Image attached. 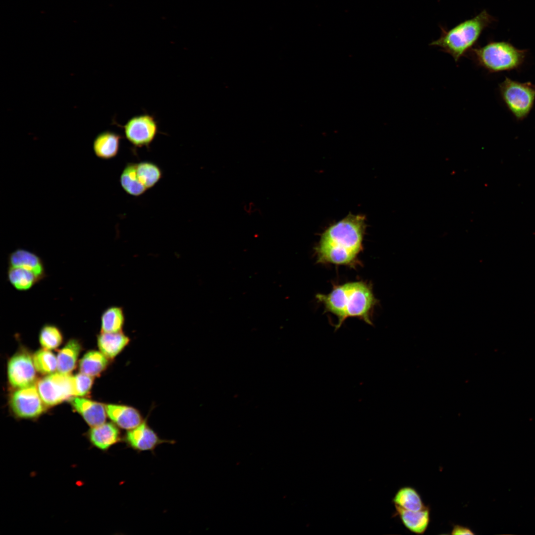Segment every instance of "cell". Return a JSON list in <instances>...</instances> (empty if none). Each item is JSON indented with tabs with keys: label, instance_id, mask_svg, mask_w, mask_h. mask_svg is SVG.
Masks as SVG:
<instances>
[{
	"label": "cell",
	"instance_id": "obj_15",
	"mask_svg": "<svg viewBox=\"0 0 535 535\" xmlns=\"http://www.w3.org/2000/svg\"><path fill=\"white\" fill-rule=\"evenodd\" d=\"M130 341V337L123 331L101 332L97 336V344L100 351L110 360L121 353Z\"/></svg>",
	"mask_w": 535,
	"mask_h": 535
},
{
	"label": "cell",
	"instance_id": "obj_24",
	"mask_svg": "<svg viewBox=\"0 0 535 535\" xmlns=\"http://www.w3.org/2000/svg\"><path fill=\"white\" fill-rule=\"evenodd\" d=\"M136 172L139 181L147 190L155 186L162 174L157 164L149 161L136 163Z\"/></svg>",
	"mask_w": 535,
	"mask_h": 535
},
{
	"label": "cell",
	"instance_id": "obj_5",
	"mask_svg": "<svg viewBox=\"0 0 535 535\" xmlns=\"http://www.w3.org/2000/svg\"><path fill=\"white\" fill-rule=\"evenodd\" d=\"M498 88L502 100L514 118L518 121L526 118L534 106L535 85L505 77Z\"/></svg>",
	"mask_w": 535,
	"mask_h": 535
},
{
	"label": "cell",
	"instance_id": "obj_21",
	"mask_svg": "<svg viewBox=\"0 0 535 535\" xmlns=\"http://www.w3.org/2000/svg\"><path fill=\"white\" fill-rule=\"evenodd\" d=\"M119 181L124 191L133 196H140L147 190L138 178L136 163L129 162L126 164L121 173Z\"/></svg>",
	"mask_w": 535,
	"mask_h": 535
},
{
	"label": "cell",
	"instance_id": "obj_22",
	"mask_svg": "<svg viewBox=\"0 0 535 535\" xmlns=\"http://www.w3.org/2000/svg\"><path fill=\"white\" fill-rule=\"evenodd\" d=\"M393 501L395 505L410 511H418L427 507L424 504L417 491L410 486L400 488L395 495Z\"/></svg>",
	"mask_w": 535,
	"mask_h": 535
},
{
	"label": "cell",
	"instance_id": "obj_16",
	"mask_svg": "<svg viewBox=\"0 0 535 535\" xmlns=\"http://www.w3.org/2000/svg\"><path fill=\"white\" fill-rule=\"evenodd\" d=\"M8 261L9 266L21 267L31 270L40 280L46 276L42 260L30 251L20 248L16 249L9 254Z\"/></svg>",
	"mask_w": 535,
	"mask_h": 535
},
{
	"label": "cell",
	"instance_id": "obj_13",
	"mask_svg": "<svg viewBox=\"0 0 535 535\" xmlns=\"http://www.w3.org/2000/svg\"><path fill=\"white\" fill-rule=\"evenodd\" d=\"M70 401L73 408L91 428L106 422L107 416L105 404L80 397L71 398Z\"/></svg>",
	"mask_w": 535,
	"mask_h": 535
},
{
	"label": "cell",
	"instance_id": "obj_1",
	"mask_svg": "<svg viewBox=\"0 0 535 535\" xmlns=\"http://www.w3.org/2000/svg\"><path fill=\"white\" fill-rule=\"evenodd\" d=\"M366 226L364 216L352 214L329 226L315 248L317 263L355 266L363 250Z\"/></svg>",
	"mask_w": 535,
	"mask_h": 535
},
{
	"label": "cell",
	"instance_id": "obj_26",
	"mask_svg": "<svg viewBox=\"0 0 535 535\" xmlns=\"http://www.w3.org/2000/svg\"><path fill=\"white\" fill-rule=\"evenodd\" d=\"M39 338L43 348L51 350L61 345L63 341V334L56 325L47 323L41 328Z\"/></svg>",
	"mask_w": 535,
	"mask_h": 535
},
{
	"label": "cell",
	"instance_id": "obj_7",
	"mask_svg": "<svg viewBox=\"0 0 535 535\" xmlns=\"http://www.w3.org/2000/svg\"><path fill=\"white\" fill-rule=\"evenodd\" d=\"M36 385L47 407L55 406L74 396L72 375L70 374L54 373L40 379Z\"/></svg>",
	"mask_w": 535,
	"mask_h": 535
},
{
	"label": "cell",
	"instance_id": "obj_6",
	"mask_svg": "<svg viewBox=\"0 0 535 535\" xmlns=\"http://www.w3.org/2000/svg\"><path fill=\"white\" fill-rule=\"evenodd\" d=\"M112 123L123 130L126 139L135 148L149 147L159 131L158 121L148 113L133 116L123 125L114 119Z\"/></svg>",
	"mask_w": 535,
	"mask_h": 535
},
{
	"label": "cell",
	"instance_id": "obj_8",
	"mask_svg": "<svg viewBox=\"0 0 535 535\" xmlns=\"http://www.w3.org/2000/svg\"><path fill=\"white\" fill-rule=\"evenodd\" d=\"M10 405L15 415L22 419L36 418L44 413L47 407L35 384L17 389L11 395Z\"/></svg>",
	"mask_w": 535,
	"mask_h": 535
},
{
	"label": "cell",
	"instance_id": "obj_2",
	"mask_svg": "<svg viewBox=\"0 0 535 535\" xmlns=\"http://www.w3.org/2000/svg\"><path fill=\"white\" fill-rule=\"evenodd\" d=\"M316 298L324 306L325 312L337 317L335 330L350 317L358 318L370 325L373 324V311L377 301L372 285L366 282L359 281L336 285L328 294H317Z\"/></svg>",
	"mask_w": 535,
	"mask_h": 535
},
{
	"label": "cell",
	"instance_id": "obj_23",
	"mask_svg": "<svg viewBox=\"0 0 535 535\" xmlns=\"http://www.w3.org/2000/svg\"><path fill=\"white\" fill-rule=\"evenodd\" d=\"M9 282L16 289L26 291L31 289L40 279L26 268L9 266L7 270Z\"/></svg>",
	"mask_w": 535,
	"mask_h": 535
},
{
	"label": "cell",
	"instance_id": "obj_25",
	"mask_svg": "<svg viewBox=\"0 0 535 535\" xmlns=\"http://www.w3.org/2000/svg\"><path fill=\"white\" fill-rule=\"evenodd\" d=\"M32 358L35 369L39 373L49 375L57 370V357L51 350L39 349L34 353Z\"/></svg>",
	"mask_w": 535,
	"mask_h": 535
},
{
	"label": "cell",
	"instance_id": "obj_27",
	"mask_svg": "<svg viewBox=\"0 0 535 535\" xmlns=\"http://www.w3.org/2000/svg\"><path fill=\"white\" fill-rule=\"evenodd\" d=\"M73 395L75 397L86 395L91 390L94 377L83 373L72 375Z\"/></svg>",
	"mask_w": 535,
	"mask_h": 535
},
{
	"label": "cell",
	"instance_id": "obj_3",
	"mask_svg": "<svg viewBox=\"0 0 535 535\" xmlns=\"http://www.w3.org/2000/svg\"><path fill=\"white\" fill-rule=\"evenodd\" d=\"M486 10L450 29L440 27V37L429 45L440 48L451 55L456 62L473 48L483 31L495 21Z\"/></svg>",
	"mask_w": 535,
	"mask_h": 535
},
{
	"label": "cell",
	"instance_id": "obj_19",
	"mask_svg": "<svg viewBox=\"0 0 535 535\" xmlns=\"http://www.w3.org/2000/svg\"><path fill=\"white\" fill-rule=\"evenodd\" d=\"M109 360L101 351H89L80 360V372L93 377L99 376L107 369Z\"/></svg>",
	"mask_w": 535,
	"mask_h": 535
},
{
	"label": "cell",
	"instance_id": "obj_20",
	"mask_svg": "<svg viewBox=\"0 0 535 535\" xmlns=\"http://www.w3.org/2000/svg\"><path fill=\"white\" fill-rule=\"evenodd\" d=\"M125 322L123 308L111 306L105 309L101 316V332H118L123 331Z\"/></svg>",
	"mask_w": 535,
	"mask_h": 535
},
{
	"label": "cell",
	"instance_id": "obj_28",
	"mask_svg": "<svg viewBox=\"0 0 535 535\" xmlns=\"http://www.w3.org/2000/svg\"><path fill=\"white\" fill-rule=\"evenodd\" d=\"M452 535H474L475 533L468 527L456 525L453 526L451 533Z\"/></svg>",
	"mask_w": 535,
	"mask_h": 535
},
{
	"label": "cell",
	"instance_id": "obj_11",
	"mask_svg": "<svg viewBox=\"0 0 535 535\" xmlns=\"http://www.w3.org/2000/svg\"><path fill=\"white\" fill-rule=\"evenodd\" d=\"M119 428L113 422H105L91 428L88 432V438L94 446L102 451H107L123 441V436Z\"/></svg>",
	"mask_w": 535,
	"mask_h": 535
},
{
	"label": "cell",
	"instance_id": "obj_17",
	"mask_svg": "<svg viewBox=\"0 0 535 535\" xmlns=\"http://www.w3.org/2000/svg\"><path fill=\"white\" fill-rule=\"evenodd\" d=\"M395 507L402 523L408 530L417 534H423L425 532L430 521V510L428 506L418 511L406 510L396 505Z\"/></svg>",
	"mask_w": 535,
	"mask_h": 535
},
{
	"label": "cell",
	"instance_id": "obj_12",
	"mask_svg": "<svg viewBox=\"0 0 535 535\" xmlns=\"http://www.w3.org/2000/svg\"><path fill=\"white\" fill-rule=\"evenodd\" d=\"M107 417L120 428L130 430L139 425L144 420L140 411L129 405L105 404Z\"/></svg>",
	"mask_w": 535,
	"mask_h": 535
},
{
	"label": "cell",
	"instance_id": "obj_10",
	"mask_svg": "<svg viewBox=\"0 0 535 535\" xmlns=\"http://www.w3.org/2000/svg\"><path fill=\"white\" fill-rule=\"evenodd\" d=\"M36 371L32 357L26 352H17L8 361V381L12 386L17 389L34 384Z\"/></svg>",
	"mask_w": 535,
	"mask_h": 535
},
{
	"label": "cell",
	"instance_id": "obj_14",
	"mask_svg": "<svg viewBox=\"0 0 535 535\" xmlns=\"http://www.w3.org/2000/svg\"><path fill=\"white\" fill-rule=\"evenodd\" d=\"M122 137L119 134L106 130L100 132L93 142V150L96 156L102 160H108L118 154Z\"/></svg>",
	"mask_w": 535,
	"mask_h": 535
},
{
	"label": "cell",
	"instance_id": "obj_18",
	"mask_svg": "<svg viewBox=\"0 0 535 535\" xmlns=\"http://www.w3.org/2000/svg\"><path fill=\"white\" fill-rule=\"evenodd\" d=\"M82 349L80 341L76 338L69 339L57 355V372L70 374L75 369Z\"/></svg>",
	"mask_w": 535,
	"mask_h": 535
},
{
	"label": "cell",
	"instance_id": "obj_4",
	"mask_svg": "<svg viewBox=\"0 0 535 535\" xmlns=\"http://www.w3.org/2000/svg\"><path fill=\"white\" fill-rule=\"evenodd\" d=\"M527 50L519 49L506 41H491L469 52L479 66L491 73L519 70L524 64Z\"/></svg>",
	"mask_w": 535,
	"mask_h": 535
},
{
	"label": "cell",
	"instance_id": "obj_9",
	"mask_svg": "<svg viewBox=\"0 0 535 535\" xmlns=\"http://www.w3.org/2000/svg\"><path fill=\"white\" fill-rule=\"evenodd\" d=\"M123 441L128 448L137 452L151 451L163 443L174 444L172 440L162 439L152 428L148 423L147 418L138 426L127 430L123 436Z\"/></svg>",
	"mask_w": 535,
	"mask_h": 535
}]
</instances>
